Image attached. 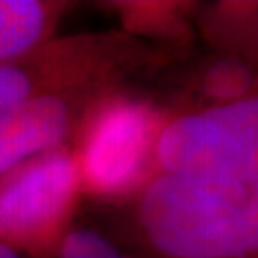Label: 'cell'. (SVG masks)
<instances>
[{"label": "cell", "mask_w": 258, "mask_h": 258, "mask_svg": "<svg viewBox=\"0 0 258 258\" xmlns=\"http://www.w3.org/2000/svg\"><path fill=\"white\" fill-rule=\"evenodd\" d=\"M84 197L71 142L31 157L0 176V243L52 258Z\"/></svg>", "instance_id": "cell-5"}, {"label": "cell", "mask_w": 258, "mask_h": 258, "mask_svg": "<svg viewBox=\"0 0 258 258\" xmlns=\"http://www.w3.org/2000/svg\"><path fill=\"white\" fill-rule=\"evenodd\" d=\"M184 57L120 29L55 37L35 52L0 65V119L44 96L128 86L134 79Z\"/></svg>", "instance_id": "cell-2"}, {"label": "cell", "mask_w": 258, "mask_h": 258, "mask_svg": "<svg viewBox=\"0 0 258 258\" xmlns=\"http://www.w3.org/2000/svg\"><path fill=\"white\" fill-rule=\"evenodd\" d=\"M0 258H21V254L18 250L12 249V247H8V245L0 243Z\"/></svg>", "instance_id": "cell-12"}, {"label": "cell", "mask_w": 258, "mask_h": 258, "mask_svg": "<svg viewBox=\"0 0 258 258\" xmlns=\"http://www.w3.org/2000/svg\"><path fill=\"white\" fill-rule=\"evenodd\" d=\"M195 31L212 54L258 63V0L197 2Z\"/></svg>", "instance_id": "cell-9"}, {"label": "cell", "mask_w": 258, "mask_h": 258, "mask_svg": "<svg viewBox=\"0 0 258 258\" xmlns=\"http://www.w3.org/2000/svg\"><path fill=\"white\" fill-rule=\"evenodd\" d=\"M52 258H132L113 239L90 228H71Z\"/></svg>", "instance_id": "cell-11"}, {"label": "cell", "mask_w": 258, "mask_h": 258, "mask_svg": "<svg viewBox=\"0 0 258 258\" xmlns=\"http://www.w3.org/2000/svg\"><path fill=\"white\" fill-rule=\"evenodd\" d=\"M254 94H258V63L211 52L184 71L163 103L168 113H180L228 105Z\"/></svg>", "instance_id": "cell-7"}, {"label": "cell", "mask_w": 258, "mask_h": 258, "mask_svg": "<svg viewBox=\"0 0 258 258\" xmlns=\"http://www.w3.org/2000/svg\"><path fill=\"white\" fill-rule=\"evenodd\" d=\"M153 174L258 184V94L170 113L157 140Z\"/></svg>", "instance_id": "cell-4"}, {"label": "cell", "mask_w": 258, "mask_h": 258, "mask_svg": "<svg viewBox=\"0 0 258 258\" xmlns=\"http://www.w3.org/2000/svg\"><path fill=\"white\" fill-rule=\"evenodd\" d=\"M102 10L119 21L120 31L144 42L187 54L197 40L195 10L189 0H111Z\"/></svg>", "instance_id": "cell-8"}, {"label": "cell", "mask_w": 258, "mask_h": 258, "mask_svg": "<svg viewBox=\"0 0 258 258\" xmlns=\"http://www.w3.org/2000/svg\"><path fill=\"white\" fill-rule=\"evenodd\" d=\"M102 92L44 96L0 119V176L31 157L69 144L86 107Z\"/></svg>", "instance_id": "cell-6"}, {"label": "cell", "mask_w": 258, "mask_h": 258, "mask_svg": "<svg viewBox=\"0 0 258 258\" xmlns=\"http://www.w3.org/2000/svg\"><path fill=\"white\" fill-rule=\"evenodd\" d=\"M168 115L161 100L128 86L100 94L71 140L83 194L111 207L138 194L153 176L157 140Z\"/></svg>", "instance_id": "cell-3"}, {"label": "cell", "mask_w": 258, "mask_h": 258, "mask_svg": "<svg viewBox=\"0 0 258 258\" xmlns=\"http://www.w3.org/2000/svg\"><path fill=\"white\" fill-rule=\"evenodd\" d=\"M73 6L65 0H0V65L55 38Z\"/></svg>", "instance_id": "cell-10"}, {"label": "cell", "mask_w": 258, "mask_h": 258, "mask_svg": "<svg viewBox=\"0 0 258 258\" xmlns=\"http://www.w3.org/2000/svg\"><path fill=\"white\" fill-rule=\"evenodd\" d=\"M111 226L132 258H258V184L153 174Z\"/></svg>", "instance_id": "cell-1"}]
</instances>
